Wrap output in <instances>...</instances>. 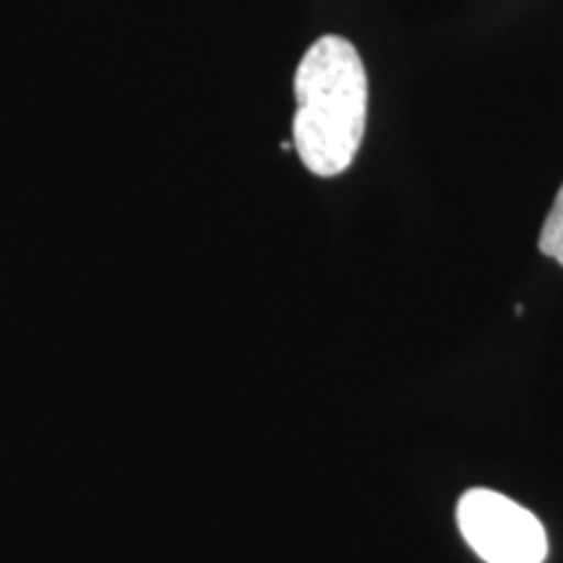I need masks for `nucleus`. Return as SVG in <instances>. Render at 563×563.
<instances>
[{
	"label": "nucleus",
	"mask_w": 563,
	"mask_h": 563,
	"mask_svg": "<svg viewBox=\"0 0 563 563\" xmlns=\"http://www.w3.org/2000/svg\"><path fill=\"white\" fill-rule=\"evenodd\" d=\"M540 251L563 266V186L559 196H555L551 214H548V220L543 222V232H540Z\"/></svg>",
	"instance_id": "nucleus-3"
},
{
	"label": "nucleus",
	"mask_w": 563,
	"mask_h": 563,
	"mask_svg": "<svg viewBox=\"0 0 563 563\" xmlns=\"http://www.w3.org/2000/svg\"><path fill=\"white\" fill-rule=\"evenodd\" d=\"M292 146L319 178L347 170L368 121V76L350 40L327 34L308 47L295 74Z\"/></svg>",
	"instance_id": "nucleus-1"
},
{
	"label": "nucleus",
	"mask_w": 563,
	"mask_h": 563,
	"mask_svg": "<svg viewBox=\"0 0 563 563\" xmlns=\"http://www.w3.org/2000/svg\"><path fill=\"white\" fill-rule=\"evenodd\" d=\"M456 519L464 540L485 563L545 561L548 534L543 522L501 493L481 488L464 493Z\"/></svg>",
	"instance_id": "nucleus-2"
}]
</instances>
